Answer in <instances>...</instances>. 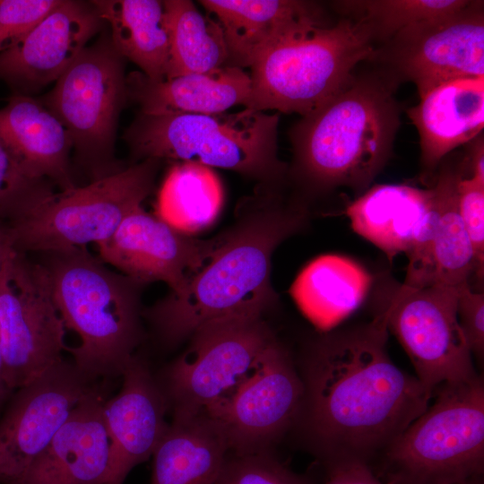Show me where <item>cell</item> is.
<instances>
[{
  "instance_id": "1",
  "label": "cell",
  "mask_w": 484,
  "mask_h": 484,
  "mask_svg": "<svg viewBox=\"0 0 484 484\" xmlns=\"http://www.w3.org/2000/svg\"><path fill=\"white\" fill-rule=\"evenodd\" d=\"M387 338L385 319L376 312L367 324L323 335L307 353L299 417L326 465L367 463L432 400L416 376L392 361Z\"/></svg>"
},
{
  "instance_id": "2",
  "label": "cell",
  "mask_w": 484,
  "mask_h": 484,
  "mask_svg": "<svg viewBox=\"0 0 484 484\" xmlns=\"http://www.w3.org/2000/svg\"><path fill=\"white\" fill-rule=\"evenodd\" d=\"M306 212L270 199L223 234L221 243L179 294L143 311L160 341L178 343L203 325L231 317L262 316L274 299L272 255L304 225Z\"/></svg>"
},
{
  "instance_id": "3",
  "label": "cell",
  "mask_w": 484,
  "mask_h": 484,
  "mask_svg": "<svg viewBox=\"0 0 484 484\" xmlns=\"http://www.w3.org/2000/svg\"><path fill=\"white\" fill-rule=\"evenodd\" d=\"M394 80L386 72L352 76L291 133L296 169L318 188L361 194L386 165L400 126Z\"/></svg>"
},
{
  "instance_id": "4",
  "label": "cell",
  "mask_w": 484,
  "mask_h": 484,
  "mask_svg": "<svg viewBox=\"0 0 484 484\" xmlns=\"http://www.w3.org/2000/svg\"><path fill=\"white\" fill-rule=\"evenodd\" d=\"M41 255L65 328L80 338L67 348L72 361L94 380L121 376L143 337V284L111 270L86 246Z\"/></svg>"
},
{
  "instance_id": "5",
  "label": "cell",
  "mask_w": 484,
  "mask_h": 484,
  "mask_svg": "<svg viewBox=\"0 0 484 484\" xmlns=\"http://www.w3.org/2000/svg\"><path fill=\"white\" fill-rule=\"evenodd\" d=\"M279 118V113L248 108L208 115L140 112L124 138L137 159L194 162L270 181L286 169L277 152Z\"/></svg>"
},
{
  "instance_id": "6",
  "label": "cell",
  "mask_w": 484,
  "mask_h": 484,
  "mask_svg": "<svg viewBox=\"0 0 484 484\" xmlns=\"http://www.w3.org/2000/svg\"><path fill=\"white\" fill-rule=\"evenodd\" d=\"M376 49L368 30L349 17L285 40L250 66L245 108L307 116L336 95Z\"/></svg>"
},
{
  "instance_id": "7",
  "label": "cell",
  "mask_w": 484,
  "mask_h": 484,
  "mask_svg": "<svg viewBox=\"0 0 484 484\" xmlns=\"http://www.w3.org/2000/svg\"><path fill=\"white\" fill-rule=\"evenodd\" d=\"M384 453L387 484H460L484 465V386L479 376L446 383Z\"/></svg>"
},
{
  "instance_id": "8",
  "label": "cell",
  "mask_w": 484,
  "mask_h": 484,
  "mask_svg": "<svg viewBox=\"0 0 484 484\" xmlns=\"http://www.w3.org/2000/svg\"><path fill=\"white\" fill-rule=\"evenodd\" d=\"M157 162L143 160L86 186L55 192L26 214L2 222L12 246L45 254L105 241L151 194Z\"/></svg>"
},
{
  "instance_id": "9",
  "label": "cell",
  "mask_w": 484,
  "mask_h": 484,
  "mask_svg": "<svg viewBox=\"0 0 484 484\" xmlns=\"http://www.w3.org/2000/svg\"><path fill=\"white\" fill-rule=\"evenodd\" d=\"M125 80V58L105 32L39 99L66 128L75 160L91 181L123 169L115 159V143L127 99Z\"/></svg>"
},
{
  "instance_id": "10",
  "label": "cell",
  "mask_w": 484,
  "mask_h": 484,
  "mask_svg": "<svg viewBox=\"0 0 484 484\" xmlns=\"http://www.w3.org/2000/svg\"><path fill=\"white\" fill-rule=\"evenodd\" d=\"M157 380L173 413L210 415L264 364L277 341L262 316L207 324Z\"/></svg>"
},
{
  "instance_id": "11",
  "label": "cell",
  "mask_w": 484,
  "mask_h": 484,
  "mask_svg": "<svg viewBox=\"0 0 484 484\" xmlns=\"http://www.w3.org/2000/svg\"><path fill=\"white\" fill-rule=\"evenodd\" d=\"M65 330L43 265L12 246L0 274V344L11 391L64 360Z\"/></svg>"
},
{
  "instance_id": "12",
  "label": "cell",
  "mask_w": 484,
  "mask_h": 484,
  "mask_svg": "<svg viewBox=\"0 0 484 484\" xmlns=\"http://www.w3.org/2000/svg\"><path fill=\"white\" fill-rule=\"evenodd\" d=\"M376 312L408 354L427 391L478 375L457 317L458 288L386 283Z\"/></svg>"
},
{
  "instance_id": "13",
  "label": "cell",
  "mask_w": 484,
  "mask_h": 484,
  "mask_svg": "<svg viewBox=\"0 0 484 484\" xmlns=\"http://www.w3.org/2000/svg\"><path fill=\"white\" fill-rule=\"evenodd\" d=\"M483 2L410 26L379 46L373 61L397 82L415 84L419 97L445 82L484 77Z\"/></svg>"
},
{
  "instance_id": "14",
  "label": "cell",
  "mask_w": 484,
  "mask_h": 484,
  "mask_svg": "<svg viewBox=\"0 0 484 484\" xmlns=\"http://www.w3.org/2000/svg\"><path fill=\"white\" fill-rule=\"evenodd\" d=\"M97 383L64 359L18 389L0 419V484L26 471Z\"/></svg>"
},
{
  "instance_id": "15",
  "label": "cell",
  "mask_w": 484,
  "mask_h": 484,
  "mask_svg": "<svg viewBox=\"0 0 484 484\" xmlns=\"http://www.w3.org/2000/svg\"><path fill=\"white\" fill-rule=\"evenodd\" d=\"M304 385L287 350L276 341L259 371L208 415L235 454L266 452L299 417Z\"/></svg>"
},
{
  "instance_id": "16",
  "label": "cell",
  "mask_w": 484,
  "mask_h": 484,
  "mask_svg": "<svg viewBox=\"0 0 484 484\" xmlns=\"http://www.w3.org/2000/svg\"><path fill=\"white\" fill-rule=\"evenodd\" d=\"M223 235L199 240L140 207L97 245L99 258L142 283L163 281L179 294L221 243Z\"/></svg>"
},
{
  "instance_id": "17",
  "label": "cell",
  "mask_w": 484,
  "mask_h": 484,
  "mask_svg": "<svg viewBox=\"0 0 484 484\" xmlns=\"http://www.w3.org/2000/svg\"><path fill=\"white\" fill-rule=\"evenodd\" d=\"M104 21L90 2L61 0L15 46L0 53V81L32 96L64 73Z\"/></svg>"
},
{
  "instance_id": "18",
  "label": "cell",
  "mask_w": 484,
  "mask_h": 484,
  "mask_svg": "<svg viewBox=\"0 0 484 484\" xmlns=\"http://www.w3.org/2000/svg\"><path fill=\"white\" fill-rule=\"evenodd\" d=\"M462 169L439 165L432 188L431 212L406 255L408 264L402 284L412 288L471 284L477 268L473 249L459 214L457 182Z\"/></svg>"
},
{
  "instance_id": "19",
  "label": "cell",
  "mask_w": 484,
  "mask_h": 484,
  "mask_svg": "<svg viewBox=\"0 0 484 484\" xmlns=\"http://www.w3.org/2000/svg\"><path fill=\"white\" fill-rule=\"evenodd\" d=\"M121 376V390L103 411L110 451L102 484H123L134 466L152 455L169 425L168 402L146 362L134 355Z\"/></svg>"
},
{
  "instance_id": "20",
  "label": "cell",
  "mask_w": 484,
  "mask_h": 484,
  "mask_svg": "<svg viewBox=\"0 0 484 484\" xmlns=\"http://www.w3.org/2000/svg\"><path fill=\"white\" fill-rule=\"evenodd\" d=\"M107 400L105 385L97 383L12 484H102L110 451L103 416Z\"/></svg>"
},
{
  "instance_id": "21",
  "label": "cell",
  "mask_w": 484,
  "mask_h": 484,
  "mask_svg": "<svg viewBox=\"0 0 484 484\" xmlns=\"http://www.w3.org/2000/svg\"><path fill=\"white\" fill-rule=\"evenodd\" d=\"M220 25L228 49L227 65L251 66L274 46L319 27L316 4L297 0H202Z\"/></svg>"
},
{
  "instance_id": "22",
  "label": "cell",
  "mask_w": 484,
  "mask_h": 484,
  "mask_svg": "<svg viewBox=\"0 0 484 484\" xmlns=\"http://www.w3.org/2000/svg\"><path fill=\"white\" fill-rule=\"evenodd\" d=\"M418 130L421 177L434 181L445 156L477 138L484 126V77L440 84L408 110Z\"/></svg>"
},
{
  "instance_id": "23",
  "label": "cell",
  "mask_w": 484,
  "mask_h": 484,
  "mask_svg": "<svg viewBox=\"0 0 484 484\" xmlns=\"http://www.w3.org/2000/svg\"><path fill=\"white\" fill-rule=\"evenodd\" d=\"M0 143L30 175L48 180L60 191L76 186L70 169V134L39 99L10 95L0 108Z\"/></svg>"
},
{
  "instance_id": "24",
  "label": "cell",
  "mask_w": 484,
  "mask_h": 484,
  "mask_svg": "<svg viewBox=\"0 0 484 484\" xmlns=\"http://www.w3.org/2000/svg\"><path fill=\"white\" fill-rule=\"evenodd\" d=\"M125 83L127 99L150 115L223 113L233 106H245L251 92L250 75L230 65L163 81L134 71Z\"/></svg>"
},
{
  "instance_id": "25",
  "label": "cell",
  "mask_w": 484,
  "mask_h": 484,
  "mask_svg": "<svg viewBox=\"0 0 484 484\" xmlns=\"http://www.w3.org/2000/svg\"><path fill=\"white\" fill-rule=\"evenodd\" d=\"M432 186L376 185L346 209L352 229L392 262L412 248L433 206Z\"/></svg>"
},
{
  "instance_id": "26",
  "label": "cell",
  "mask_w": 484,
  "mask_h": 484,
  "mask_svg": "<svg viewBox=\"0 0 484 484\" xmlns=\"http://www.w3.org/2000/svg\"><path fill=\"white\" fill-rule=\"evenodd\" d=\"M229 450L221 427L200 413H173L152 456L151 484H214Z\"/></svg>"
},
{
  "instance_id": "27",
  "label": "cell",
  "mask_w": 484,
  "mask_h": 484,
  "mask_svg": "<svg viewBox=\"0 0 484 484\" xmlns=\"http://www.w3.org/2000/svg\"><path fill=\"white\" fill-rule=\"evenodd\" d=\"M371 283V275L359 264L345 256L325 255L300 272L290 294L310 322L329 330L361 305Z\"/></svg>"
},
{
  "instance_id": "28",
  "label": "cell",
  "mask_w": 484,
  "mask_h": 484,
  "mask_svg": "<svg viewBox=\"0 0 484 484\" xmlns=\"http://www.w3.org/2000/svg\"><path fill=\"white\" fill-rule=\"evenodd\" d=\"M105 23L110 27L115 48L135 64L152 81L167 77L170 39L164 1H91Z\"/></svg>"
},
{
  "instance_id": "29",
  "label": "cell",
  "mask_w": 484,
  "mask_h": 484,
  "mask_svg": "<svg viewBox=\"0 0 484 484\" xmlns=\"http://www.w3.org/2000/svg\"><path fill=\"white\" fill-rule=\"evenodd\" d=\"M222 201L220 181L211 168L180 162L170 169L160 189L156 216L190 236L215 220Z\"/></svg>"
},
{
  "instance_id": "30",
  "label": "cell",
  "mask_w": 484,
  "mask_h": 484,
  "mask_svg": "<svg viewBox=\"0 0 484 484\" xmlns=\"http://www.w3.org/2000/svg\"><path fill=\"white\" fill-rule=\"evenodd\" d=\"M170 39L167 77L203 73L227 65L223 30L189 0H164Z\"/></svg>"
},
{
  "instance_id": "31",
  "label": "cell",
  "mask_w": 484,
  "mask_h": 484,
  "mask_svg": "<svg viewBox=\"0 0 484 484\" xmlns=\"http://www.w3.org/2000/svg\"><path fill=\"white\" fill-rule=\"evenodd\" d=\"M467 0H363L338 1L335 5L346 17L360 22L376 47L383 45L401 30L458 12ZM377 46V47H378Z\"/></svg>"
},
{
  "instance_id": "32",
  "label": "cell",
  "mask_w": 484,
  "mask_h": 484,
  "mask_svg": "<svg viewBox=\"0 0 484 484\" xmlns=\"http://www.w3.org/2000/svg\"><path fill=\"white\" fill-rule=\"evenodd\" d=\"M54 185L27 173L0 143V221L17 219L52 195Z\"/></svg>"
},
{
  "instance_id": "33",
  "label": "cell",
  "mask_w": 484,
  "mask_h": 484,
  "mask_svg": "<svg viewBox=\"0 0 484 484\" xmlns=\"http://www.w3.org/2000/svg\"><path fill=\"white\" fill-rule=\"evenodd\" d=\"M214 484H308L267 451L228 458Z\"/></svg>"
},
{
  "instance_id": "34",
  "label": "cell",
  "mask_w": 484,
  "mask_h": 484,
  "mask_svg": "<svg viewBox=\"0 0 484 484\" xmlns=\"http://www.w3.org/2000/svg\"><path fill=\"white\" fill-rule=\"evenodd\" d=\"M61 0H0V53L15 46Z\"/></svg>"
},
{
  "instance_id": "35",
  "label": "cell",
  "mask_w": 484,
  "mask_h": 484,
  "mask_svg": "<svg viewBox=\"0 0 484 484\" xmlns=\"http://www.w3.org/2000/svg\"><path fill=\"white\" fill-rule=\"evenodd\" d=\"M458 210L470 238L476 263V277L483 279L484 269V183L469 177L457 182Z\"/></svg>"
},
{
  "instance_id": "36",
  "label": "cell",
  "mask_w": 484,
  "mask_h": 484,
  "mask_svg": "<svg viewBox=\"0 0 484 484\" xmlns=\"http://www.w3.org/2000/svg\"><path fill=\"white\" fill-rule=\"evenodd\" d=\"M457 317L472 355L480 358L484 351V293L471 284L458 288Z\"/></svg>"
},
{
  "instance_id": "37",
  "label": "cell",
  "mask_w": 484,
  "mask_h": 484,
  "mask_svg": "<svg viewBox=\"0 0 484 484\" xmlns=\"http://www.w3.org/2000/svg\"><path fill=\"white\" fill-rule=\"evenodd\" d=\"M326 466L328 477L324 484H383L368 463L359 460H342Z\"/></svg>"
},
{
  "instance_id": "38",
  "label": "cell",
  "mask_w": 484,
  "mask_h": 484,
  "mask_svg": "<svg viewBox=\"0 0 484 484\" xmlns=\"http://www.w3.org/2000/svg\"><path fill=\"white\" fill-rule=\"evenodd\" d=\"M471 177L484 183V144L483 138H478L473 143L468 159Z\"/></svg>"
},
{
  "instance_id": "39",
  "label": "cell",
  "mask_w": 484,
  "mask_h": 484,
  "mask_svg": "<svg viewBox=\"0 0 484 484\" xmlns=\"http://www.w3.org/2000/svg\"><path fill=\"white\" fill-rule=\"evenodd\" d=\"M12 248V244L10 242L9 237L7 235L6 229L4 224L0 221V274L5 258Z\"/></svg>"
},
{
  "instance_id": "40",
  "label": "cell",
  "mask_w": 484,
  "mask_h": 484,
  "mask_svg": "<svg viewBox=\"0 0 484 484\" xmlns=\"http://www.w3.org/2000/svg\"><path fill=\"white\" fill-rule=\"evenodd\" d=\"M11 392L12 391L8 388L4 378V362L0 344V407L4 402V401H6Z\"/></svg>"
},
{
  "instance_id": "41",
  "label": "cell",
  "mask_w": 484,
  "mask_h": 484,
  "mask_svg": "<svg viewBox=\"0 0 484 484\" xmlns=\"http://www.w3.org/2000/svg\"><path fill=\"white\" fill-rule=\"evenodd\" d=\"M460 484H480V479H475Z\"/></svg>"
}]
</instances>
